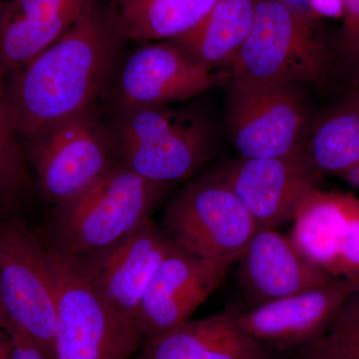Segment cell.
<instances>
[{
    "label": "cell",
    "mask_w": 359,
    "mask_h": 359,
    "mask_svg": "<svg viewBox=\"0 0 359 359\" xmlns=\"http://www.w3.org/2000/svg\"><path fill=\"white\" fill-rule=\"evenodd\" d=\"M129 41L116 0H93L60 39L6 75L14 127L29 140L49 125L98 107Z\"/></svg>",
    "instance_id": "1"
},
{
    "label": "cell",
    "mask_w": 359,
    "mask_h": 359,
    "mask_svg": "<svg viewBox=\"0 0 359 359\" xmlns=\"http://www.w3.org/2000/svg\"><path fill=\"white\" fill-rule=\"evenodd\" d=\"M226 68L229 79L323 86L334 75L332 44L313 13L287 0H257L249 34Z\"/></svg>",
    "instance_id": "2"
},
{
    "label": "cell",
    "mask_w": 359,
    "mask_h": 359,
    "mask_svg": "<svg viewBox=\"0 0 359 359\" xmlns=\"http://www.w3.org/2000/svg\"><path fill=\"white\" fill-rule=\"evenodd\" d=\"M109 127L120 164L156 183L189 178L214 152L209 122L191 108L117 110Z\"/></svg>",
    "instance_id": "3"
},
{
    "label": "cell",
    "mask_w": 359,
    "mask_h": 359,
    "mask_svg": "<svg viewBox=\"0 0 359 359\" xmlns=\"http://www.w3.org/2000/svg\"><path fill=\"white\" fill-rule=\"evenodd\" d=\"M166 184L142 178L121 164L56 207V249L75 257L110 247L151 219Z\"/></svg>",
    "instance_id": "4"
},
{
    "label": "cell",
    "mask_w": 359,
    "mask_h": 359,
    "mask_svg": "<svg viewBox=\"0 0 359 359\" xmlns=\"http://www.w3.org/2000/svg\"><path fill=\"white\" fill-rule=\"evenodd\" d=\"M0 311L46 359H55L57 285L48 248L16 217L0 223Z\"/></svg>",
    "instance_id": "5"
},
{
    "label": "cell",
    "mask_w": 359,
    "mask_h": 359,
    "mask_svg": "<svg viewBox=\"0 0 359 359\" xmlns=\"http://www.w3.org/2000/svg\"><path fill=\"white\" fill-rule=\"evenodd\" d=\"M48 250L57 285L55 359H131L144 344L134 323L103 301L76 257Z\"/></svg>",
    "instance_id": "6"
},
{
    "label": "cell",
    "mask_w": 359,
    "mask_h": 359,
    "mask_svg": "<svg viewBox=\"0 0 359 359\" xmlns=\"http://www.w3.org/2000/svg\"><path fill=\"white\" fill-rule=\"evenodd\" d=\"M160 228L193 256L237 263L257 224L219 173L194 180L168 203Z\"/></svg>",
    "instance_id": "7"
},
{
    "label": "cell",
    "mask_w": 359,
    "mask_h": 359,
    "mask_svg": "<svg viewBox=\"0 0 359 359\" xmlns=\"http://www.w3.org/2000/svg\"><path fill=\"white\" fill-rule=\"evenodd\" d=\"M41 195L56 205L81 193L120 164L109 125L98 107L49 125L26 141Z\"/></svg>",
    "instance_id": "8"
},
{
    "label": "cell",
    "mask_w": 359,
    "mask_h": 359,
    "mask_svg": "<svg viewBox=\"0 0 359 359\" xmlns=\"http://www.w3.org/2000/svg\"><path fill=\"white\" fill-rule=\"evenodd\" d=\"M229 80L226 123L240 158L280 157L304 145L311 126L297 85Z\"/></svg>",
    "instance_id": "9"
},
{
    "label": "cell",
    "mask_w": 359,
    "mask_h": 359,
    "mask_svg": "<svg viewBox=\"0 0 359 359\" xmlns=\"http://www.w3.org/2000/svg\"><path fill=\"white\" fill-rule=\"evenodd\" d=\"M229 79L169 41L143 42L123 59L109 95L114 111L184 102Z\"/></svg>",
    "instance_id": "10"
},
{
    "label": "cell",
    "mask_w": 359,
    "mask_h": 359,
    "mask_svg": "<svg viewBox=\"0 0 359 359\" xmlns=\"http://www.w3.org/2000/svg\"><path fill=\"white\" fill-rule=\"evenodd\" d=\"M218 173L264 228L292 222L302 201L320 188V174L309 162L304 145L280 157L240 158Z\"/></svg>",
    "instance_id": "11"
},
{
    "label": "cell",
    "mask_w": 359,
    "mask_h": 359,
    "mask_svg": "<svg viewBox=\"0 0 359 359\" xmlns=\"http://www.w3.org/2000/svg\"><path fill=\"white\" fill-rule=\"evenodd\" d=\"M231 266L200 259L174 245L156 269L135 316V327L144 341L191 320Z\"/></svg>",
    "instance_id": "12"
},
{
    "label": "cell",
    "mask_w": 359,
    "mask_h": 359,
    "mask_svg": "<svg viewBox=\"0 0 359 359\" xmlns=\"http://www.w3.org/2000/svg\"><path fill=\"white\" fill-rule=\"evenodd\" d=\"M173 243L152 221L99 252L75 257L103 301L134 323L142 297Z\"/></svg>",
    "instance_id": "13"
},
{
    "label": "cell",
    "mask_w": 359,
    "mask_h": 359,
    "mask_svg": "<svg viewBox=\"0 0 359 359\" xmlns=\"http://www.w3.org/2000/svg\"><path fill=\"white\" fill-rule=\"evenodd\" d=\"M290 238L332 278L359 283V198L323 191L306 196L292 219Z\"/></svg>",
    "instance_id": "14"
},
{
    "label": "cell",
    "mask_w": 359,
    "mask_h": 359,
    "mask_svg": "<svg viewBox=\"0 0 359 359\" xmlns=\"http://www.w3.org/2000/svg\"><path fill=\"white\" fill-rule=\"evenodd\" d=\"M358 289L359 283L337 278L244 313L238 311L236 321L264 346L290 353L327 334L344 302Z\"/></svg>",
    "instance_id": "15"
},
{
    "label": "cell",
    "mask_w": 359,
    "mask_h": 359,
    "mask_svg": "<svg viewBox=\"0 0 359 359\" xmlns=\"http://www.w3.org/2000/svg\"><path fill=\"white\" fill-rule=\"evenodd\" d=\"M237 263L238 285L250 309L337 280L276 229L257 226Z\"/></svg>",
    "instance_id": "16"
},
{
    "label": "cell",
    "mask_w": 359,
    "mask_h": 359,
    "mask_svg": "<svg viewBox=\"0 0 359 359\" xmlns=\"http://www.w3.org/2000/svg\"><path fill=\"white\" fill-rule=\"evenodd\" d=\"M93 0H6L0 4V70L27 65L60 39Z\"/></svg>",
    "instance_id": "17"
},
{
    "label": "cell",
    "mask_w": 359,
    "mask_h": 359,
    "mask_svg": "<svg viewBox=\"0 0 359 359\" xmlns=\"http://www.w3.org/2000/svg\"><path fill=\"white\" fill-rule=\"evenodd\" d=\"M238 311L189 320L146 340L137 359H275L269 347L237 325Z\"/></svg>",
    "instance_id": "18"
},
{
    "label": "cell",
    "mask_w": 359,
    "mask_h": 359,
    "mask_svg": "<svg viewBox=\"0 0 359 359\" xmlns=\"http://www.w3.org/2000/svg\"><path fill=\"white\" fill-rule=\"evenodd\" d=\"M257 1L219 0L190 32L169 42L207 69L226 67L249 34Z\"/></svg>",
    "instance_id": "19"
},
{
    "label": "cell",
    "mask_w": 359,
    "mask_h": 359,
    "mask_svg": "<svg viewBox=\"0 0 359 359\" xmlns=\"http://www.w3.org/2000/svg\"><path fill=\"white\" fill-rule=\"evenodd\" d=\"M219 0H121L129 41H171L190 32Z\"/></svg>",
    "instance_id": "20"
},
{
    "label": "cell",
    "mask_w": 359,
    "mask_h": 359,
    "mask_svg": "<svg viewBox=\"0 0 359 359\" xmlns=\"http://www.w3.org/2000/svg\"><path fill=\"white\" fill-rule=\"evenodd\" d=\"M304 151L318 174L340 176L359 163V106L353 94L309 129Z\"/></svg>",
    "instance_id": "21"
},
{
    "label": "cell",
    "mask_w": 359,
    "mask_h": 359,
    "mask_svg": "<svg viewBox=\"0 0 359 359\" xmlns=\"http://www.w3.org/2000/svg\"><path fill=\"white\" fill-rule=\"evenodd\" d=\"M6 79L0 70V205L9 208L29 194L32 179L26 164L25 148L11 117Z\"/></svg>",
    "instance_id": "22"
},
{
    "label": "cell",
    "mask_w": 359,
    "mask_h": 359,
    "mask_svg": "<svg viewBox=\"0 0 359 359\" xmlns=\"http://www.w3.org/2000/svg\"><path fill=\"white\" fill-rule=\"evenodd\" d=\"M341 25L332 44L334 73L340 71L359 85V0H342Z\"/></svg>",
    "instance_id": "23"
},
{
    "label": "cell",
    "mask_w": 359,
    "mask_h": 359,
    "mask_svg": "<svg viewBox=\"0 0 359 359\" xmlns=\"http://www.w3.org/2000/svg\"><path fill=\"white\" fill-rule=\"evenodd\" d=\"M289 353L290 359H359V334L328 330L320 339Z\"/></svg>",
    "instance_id": "24"
},
{
    "label": "cell",
    "mask_w": 359,
    "mask_h": 359,
    "mask_svg": "<svg viewBox=\"0 0 359 359\" xmlns=\"http://www.w3.org/2000/svg\"><path fill=\"white\" fill-rule=\"evenodd\" d=\"M328 330L341 334H359V289L344 302Z\"/></svg>",
    "instance_id": "25"
},
{
    "label": "cell",
    "mask_w": 359,
    "mask_h": 359,
    "mask_svg": "<svg viewBox=\"0 0 359 359\" xmlns=\"http://www.w3.org/2000/svg\"><path fill=\"white\" fill-rule=\"evenodd\" d=\"M11 335V354L8 359H46L39 347L18 328L6 325Z\"/></svg>",
    "instance_id": "26"
},
{
    "label": "cell",
    "mask_w": 359,
    "mask_h": 359,
    "mask_svg": "<svg viewBox=\"0 0 359 359\" xmlns=\"http://www.w3.org/2000/svg\"><path fill=\"white\" fill-rule=\"evenodd\" d=\"M318 15L341 16L342 0H309Z\"/></svg>",
    "instance_id": "27"
},
{
    "label": "cell",
    "mask_w": 359,
    "mask_h": 359,
    "mask_svg": "<svg viewBox=\"0 0 359 359\" xmlns=\"http://www.w3.org/2000/svg\"><path fill=\"white\" fill-rule=\"evenodd\" d=\"M11 347V335L7 330L4 314L0 311V359L9 358Z\"/></svg>",
    "instance_id": "28"
},
{
    "label": "cell",
    "mask_w": 359,
    "mask_h": 359,
    "mask_svg": "<svg viewBox=\"0 0 359 359\" xmlns=\"http://www.w3.org/2000/svg\"><path fill=\"white\" fill-rule=\"evenodd\" d=\"M339 177L346 182L347 185L359 191V163L340 175Z\"/></svg>",
    "instance_id": "29"
},
{
    "label": "cell",
    "mask_w": 359,
    "mask_h": 359,
    "mask_svg": "<svg viewBox=\"0 0 359 359\" xmlns=\"http://www.w3.org/2000/svg\"><path fill=\"white\" fill-rule=\"evenodd\" d=\"M351 94H353V95L354 96V98H355L356 102H358V106H359V85L358 86V88L354 90V91Z\"/></svg>",
    "instance_id": "30"
},
{
    "label": "cell",
    "mask_w": 359,
    "mask_h": 359,
    "mask_svg": "<svg viewBox=\"0 0 359 359\" xmlns=\"http://www.w3.org/2000/svg\"><path fill=\"white\" fill-rule=\"evenodd\" d=\"M4 1H6V0H0V4H2Z\"/></svg>",
    "instance_id": "31"
},
{
    "label": "cell",
    "mask_w": 359,
    "mask_h": 359,
    "mask_svg": "<svg viewBox=\"0 0 359 359\" xmlns=\"http://www.w3.org/2000/svg\"><path fill=\"white\" fill-rule=\"evenodd\" d=\"M116 1L120 2V1H121V0H116Z\"/></svg>",
    "instance_id": "32"
}]
</instances>
